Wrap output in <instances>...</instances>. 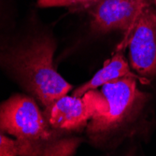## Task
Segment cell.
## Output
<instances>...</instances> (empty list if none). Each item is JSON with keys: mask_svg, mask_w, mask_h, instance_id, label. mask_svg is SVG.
Here are the masks:
<instances>
[{"mask_svg": "<svg viewBox=\"0 0 156 156\" xmlns=\"http://www.w3.org/2000/svg\"><path fill=\"white\" fill-rule=\"evenodd\" d=\"M54 42L48 37L33 39L6 57L21 83L34 94L46 111L58 99L72 89L53 66Z\"/></svg>", "mask_w": 156, "mask_h": 156, "instance_id": "obj_1", "label": "cell"}, {"mask_svg": "<svg viewBox=\"0 0 156 156\" xmlns=\"http://www.w3.org/2000/svg\"><path fill=\"white\" fill-rule=\"evenodd\" d=\"M136 80L124 78L102 85L100 92L104 96V108L88 122L90 136H103L119 128L142 108L146 96L137 89Z\"/></svg>", "mask_w": 156, "mask_h": 156, "instance_id": "obj_2", "label": "cell"}, {"mask_svg": "<svg viewBox=\"0 0 156 156\" xmlns=\"http://www.w3.org/2000/svg\"><path fill=\"white\" fill-rule=\"evenodd\" d=\"M41 110L32 97L12 95L0 105V131L16 139L36 144L55 140V129H51Z\"/></svg>", "mask_w": 156, "mask_h": 156, "instance_id": "obj_3", "label": "cell"}, {"mask_svg": "<svg viewBox=\"0 0 156 156\" xmlns=\"http://www.w3.org/2000/svg\"><path fill=\"white\" fill-rule=\"evenodd\" d=\"M104 96L96 89L81 96L67 94L56 100L45 111L49 124L55 130H80L104 108Z\"/></svg>", "mask_w": 156, "mask_h": 156, "instance_id": "obj_4", "label": "cell"}, {"mask_svg": "<svg viewBox=\"0 0 156 156\" xmlns=\"http://www.w3.org/2000/svg\"><path fill=\"white\" fill-rule=\"evenodd\" d=\"M132 68L141 77L156 76V9H143L127 36Z\"/></svg>", "mask_w": 156, "mask_h": 156, "instance_id": "obj_5", "label": "cell"}, {"mask_svg": "<svg viewBox=\"0 0 156 156\" xmlns=\"http://www.w3.org/2000/svg\"><path fill=\"white\" fill-rule=\"evenodd\" d=\"M153 0H97L90 5L92 27L97 32L123 31L126 37L143 9Z\"/></svg>", "mask_w": 156, "mask_h": 156, "instance_id": "obj_6", "label": "cell"}, {"mask_svg": "<svg viewBox=\"0 0 156 156\" xmlns=\"http://www.w3.org/2000/svg\"><path fill=\"white\" fill-rule=\"evenodd\" d=\"M124 78H134L136 80H139L142 83L149 82L146 78L132 72V70L128 63L125 61L123 55L121 52H118L110 60L106 62L104 66L100 70H98L90 80L78 87L74 91L73 95L81 96L90 90L97 89L98 87H101L102 85L108 82H111Z\"/></svg>", "mask_w": 156, "mask_h": 156, "instance_id": "obj_7", "label": "cell"}, {"mask_svg": "<svg viewBox=\"0 0 156 156\" xmlns=\"http://www.w3.org/2000/svg\"><path fill=\"white\" fill-rule=\"evenodd\" d=\"M47 144H36L19 139H11L0 131V156L44 155Z\"/></svg>", "mask_w": 156, "mask_h": 156, "instance_id": "obj_8", "label": "cell"}, {"mask_svg": "<svg viewBox=\"0 0 156 156\" xmlns=\"http://www.w3.org/2000/svg\"><path fill=\"white\" fill-rule=\"evenodd\" d=\"M97 0H37V7L49 8H66L75 6H89Z\"/></svg>", "mask_w": 156, "mask_h": 156, "instance_id": "obj_9", "label": "cell"}]
</instances>
